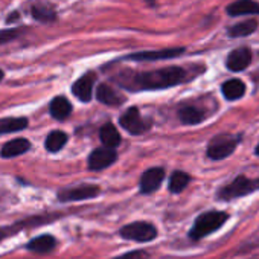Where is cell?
<instances>
[{
  "mask_svg": "<svg viewBox=\"0 0 259 259\" xmlns=\"http://www.w3.org/2000/svg\"><path fill=\"white\" fill-rule=\"evenodd\" d=\"M49 110H51V114L55 119L63 120V119H66V117L70 116V113H72V104L64 96H57L55 99H52V102L49 105Z\"/></svg>",
  "mask_w": 259,
  "mask_h": 259,
  "instance_id": "obj_16",
  "label": "cell"
},
{
  "mask_svg": "<svg viewBox=\"0 0 259 259\" xmlns=\"http://www.w3.org/2000/svg\"><path fill=\"white\" fill-rule=\"evenodd\" d=\"M32 16L40 20V22H45V23H49V22H54L57 19V14L54 11L52 7L46 5V4H35L32 7Z\"/></svg>",
  "mask_w": 259,
  "mask_h": 259,
  "instance_id": "obj_22",
  "label": "cell"
},
{
  "mask_svg": "<svg viewBox=\"0 0 259 259\" xmlns=\"http://www.w3.org/2000/svg\"><path fill=\"white\" fill-rule=\"evenodd\" d=\"M227 14L232 17L238 16H248V14H259V4L254 0H236L227 7Z\"/></svg>",
  "mask_w": 259,
  "mask_h": 259,
  "instance_id": "obj_13",
  "label": "cell"
},
{
  "mask_svg": "<svg viewBox=\"0 0 259 259\" xmlns=\"http://www.w3.org/2000/svg\"><path fill=\"white\" fill-rule=\"evenodd\" d=\"M185 52V48H174V49H163V51H150V52H141L130 55L128 60L135 61H156V60H168L179 57Z\"/></svg>",
  "mask_w": 259,
  "mask_h": 259,
  "instance_id": "obj_10",
  "label": "cell"
},
{
  "mask_svg": "<svg viewBox=\"0 0 259 259\" xmlns=\"http://www.w3.org/2000/svg\"><path fill=\"white\" fill-rule=\"evenodd\" d=\"M259 189V179H247L244 176L236 177L232 183L221 188L218 192V198L221 200H233L244 195H248Z\"/></svg>",
  "mask_w": 259,
  "mask_h": 259,
  "instance_id": "obj_3",
  "label": "cell"
},
{
  "mask_svg": "<svg viewBox=\"0 0 259 259\" xmlns=\"http://www.w3.org/2000/svg\"><path fill=\"white\" fill-rule=\"evenodd\" d=\"M67 142V135L63 133V132H52L48 138H46V150L51 151V153H57L60 151Z\"/></svg>",
  "mask_w": 259,
  "mask_h": 259,
  "instance_id": "obj_23",
  "label": "cell"
},
{
  "mask_svg": "<svg viewBox=\"0 0 259 259\" xmlns=\"http://www.w3.org/2000/svg\"><path fill=\"white\" fill-rule=\"evenodd\" d=\"M116 159H117V156H116L114 148H108V147L96 148L89 157V168L93 171L105 169L107 166L114 163Z\"/></svg>",
  "mask_w": 259,
  "mask_h": 259,
  "instance_id": "obj_7",
  "label": "cell"
},
{
  "mask_svg": "<svg viewBox=\"0 0 259 259\" xmlns=\"http://www.w3.org/2000/svg\"><path fill=\"white\" fill-rule=\"evenodd\" d=\"M54 247H55V238L51 236V235L37 236V238H34V239L28 244V248L32 250V251H37V253H48V251H51Z\"/></svg>",
  "mask_w": 259,
  "mask_h": 259,
  "instance_id": "obj_21",
  "label": "cell"
},
{
  "mask_svg": "<svg viewBox=\"0 0 259 259\" xmlns=\"http://www.w3.org/2000/svg\"><path fill=\"white\" fill-rule=\"evenodd\" d=\"M147 257H148V256H147L145 251L138 250V251H133V253H128V254H125V256H120V257H117V259H147Z\"/></svg>",
  "mask_w": 259,
  "mask_h": 259,
  "instance_id": "obj_27",
  "label": "cell"
},
{
  "mask_svg": "<svg viewBox=\"0 0 259 259\" xmlns=\"http://www.w3.org/2000/svg\"><path fill=\"white\" fill-rule=\"evenodd\" d=\"M31 148L29 141L26 139H14L8 144L4 145L2 151H0V156L5 157V159H11V157H17L23 153H26Z\"/></svg>",
  "mask_w": 259,
  "mask_h": 259,
  "instance_id": "obj_14",
  "label": "cell"
},
{
  "mask_svg": "<svg viewBox=\"0 0 259 259\" xmlns=\"http://www.w3.org/2000/svg\"><path fill=\"white\" fill-rule=\"evenodd\" d=\"M186 78V72L182 67H163L145 73H138L135 76V84L138 89L156 90V89H168L183 82Z\"/></svg>",
  "mask_w": 259,
  "mask_h": 259,
  "instance_id": "obj_1",
  "label": "cell"
},
{
  "mask_svg": "<svg viewBox=\"0 0 259 259\" xmlns=\"http://www.w3.org/2000/svg\"><path fill=\"white\" fill-rule=\"evenodd\" d=\"M227 220H229V215L226 212L212 210V212L201 213L195 220V223L189 232V238L191 239H201V238L213 233L215 230H218Z\"/></svg>",
  "mask_w": 259,
  "mask_h": 259,
  "instance_id": "obj_2",
  "label": "cell"
},
{
  "mask_svg": "<svg viewBox=\"0 0 259 259\" xmlns=\"http://www.w3.org/2000/svg\"><path fill=\"white\" fill-rule=\"evenodd\" d=\"M0 239H2V233H0Z\"/></svg>",
  "mask_w": 259,
  "mask_h": 259,
  "instance_id": "obj_30",
  "label": "cell"
},
{
  "mask_svg": "<svg viewBox=\"0 0 259 259\" xmlns=\"http://www.w3.org/2000/svg\"><path fill=\"white\" fill-rule=\"evenodd\" d=\"M189 180H191V177H189L186 172L176 171V172L171 176V180H169V191L174 192V194L182 192V191L188 186Z\"/></svg>",
  "mask_w": 259,
  "mask_h": 259,
  "instance_id": "obj_25",
  "label": "cell"
},
{
  "mask_svg": "<svg viewBox=\"0 0 259 259\" xmlns=\"http://www.w3.org/2000/svg\"><path fill=\"white\" fill-rule=\"evenodd\" d=\"M98 101L105 104V105H113V107H117L123 102V98L113 89L110 87L108 84H101L98 87Z\"/></svg>",
  "mask_w": 259,
  "mask_h": 259,
  "instance_id": "obj_15",
  "label": "cell"
},
{
  "mask_svg": "<svg viewBox=\"0 0 259 259\" xmlns=\"http://www.w3.org/2000/svg\"><path fill=\"white\" fill-rule=\"evenodd\" d=\"M26 126H28V119L26 117H5V119H0V135L22 132V130H25Z\"/></svg>",
  "mask_w": 259,
  "mask_h": 259,
  "instance_id": "obj_19",
  "label": "cell"
},
{
  "mask_svg": "<svg viewBox=\"0 0 259 259\" xmlns=\"http://www.w3.org/2000/svg\"><path fill=\"white\" fill-rule=\"evenodd\" d=\"M101 192V189L95 185H82L70 189H64L58 194V198L61 201H78V200H87L93 198Z\"/></svg>",
  "mask_w": 259,
  "mask_h": 259,
  "instance_id": "obj_8",
  "label": "cell"
},
{
  "mask_svg": "<svg viewBox=\"0 0 259 259\" xmlns=\"http://www.w3.org/2000/svg\"><path fill=\"white\" fill-rule=\"evenodd\" d=\"M17 35H19L17 31H2V32H0V43L11 41V40H14Z\"/></svg>",
  "mask_w": 259,
  "mask_h": 259,
  "instance_id": "obj_26",
  "label": "cell"
},
{
  "mask_svg": "<svg viewBox=\"0 0 259 259\" xmlns=\"http://www.w3.org/2000/svg\"><path fill=\"white\" fill-rule=\"evenodd\" d=\"M179 119L186 125H195L204 119V113L195 105H185L179 110Z\"/></svg>",
  "mask_w": 259,
  "mask_h": 259,
  "instance_id": "obj_17",
  "label": "cell"
},
{
  "mask_svg": "<svg viewBox=\"0 0 259 259\" xmlns=\"http://www.w3.org/2000/svg\"><path fill=\"white\" fill-rule=\"evenodd\" d=\"M99 136H101V142L104 144V147L116 148V147L120 144V136H119V133H117L116 126L111 125V123H105V125L101 128Z\"/></svg>",
  "mask_w": 259,
  "mask_h": 259,
  "instance_id": "obj_20",
  "label": "cell"
},
{
  "mask_svg": "<svg viewBox=\"0 0 259 259\" xmlns=\"http://www.w3.org/2000/svg\"><path fill=\"white\" fill-rule=\"evenodd\" d=\"M256 28H257V22L256 20H245V22L233 25L229 29V35L230 37H245V35L254 32Z\"/></svg>",
  "mask_w": 259,
  "mask_h": 259,
  "instance_id": "obj_24",
  "label": "cell"
},
{
  "mask_svg": "<svg viewBox=\"0 0 259 259\" xmlns=\"http://www.w3.org/2000/svg\"><path fill=\"white\" fill-rule=\"evenodd\" d=\"M165 179V171L162 168H151L144 172L141 179V191L144 194H151L157 191Z\"/></svg>",
  "mask_w": 259,
  "mask_h": 259,
  "instance_id": "obj_9",
  "label": "cell"
},
{
  "mask_svg": "<svg viewBox=\"0 0 259 259\" xmlns=\"http://www.w3.org/2000/svg\"><path fill=\"white\" fill-rule=\"evenodd\" d=\"M120 236L130 241H138V242H148L157 236V230L153 224L145 221H138L126 224L120 230Z\"/></svg>",
  "mask_w": 259,
  "mask_h": 259,
  "instance_id": "obj_4",
  "label": "cell"
},
{
  "mask_svg": "<svg viewBox=\"0 0 259 259\" xmlns=\"http://www.w3.org/2000/svg\"><path fill=\"white\" fill-rule=\"evenodd\" d=\"M119 122H120V126H122L123 130H126L128 133H132V135H135V136L145 133L147 130L150 128V123L142 117L141 111H139L136 107L128 108V110L120 116V120H119Z\"/></svg>",
  "mask_w": 259,
  "mask_h": 259,
  "instance_id": "obj_6",
  "label": "cell"
},
{
  "mask_svg": "<svg viewBox=\"0 0 259 259\" xmlns=\"http://www.w3.org/2000/svg\"><path fill=\"white\" fill-rule=\"evenodd\" d=\"M250 63H251V52L247 48H239L232 51L226 60V66L233 72L244 70Z\"/></svg>",
  "mask_w": 259,
  "mask_h": 259,
  "instance_id": "obj_12",
  "label": "cell"
},
{
  "mask_svg": "<svg viewBox=\"0 0 259 259\" xmlns=\"http://www.w3.org/2000/svg\"><path fill=\"white\" fill-rule=\"evenodd\" d=\"M221 92L224 95L226 99L229 101H235V99H239L244 96L245 93V84L239 79H230V81H226L221 87Z\"/></svg>",
  "mask_w": 259,
  "mask_h": 259,
  "instance_id": "obj_18",
  "label": "cell"
},
{
  "mask_svg": "<svg viewBox=\"0 0 259 259\" xmlns=\"http://www.w3.org/2000/svg\"><path fill=\"white\" fill-rule=\"evenodd\" d=\"M96 76L93 73H85L82 75L72 87L73 95L82 101V102H89L92 99V93H93V85H95Z\"/></svg>",
  "mask_w": 259,
  "mask_h": 259,
  "instance_id": "obj_11",
  "label": "cell"
},
{
  "mask_svg": "<svg viewBox=\"0 0 259 259\" xmlns=\"http://www.w3.org/2000/svg\"><path fill=\"white\" fill-rule=\"evenodd\" d=\"M238 145V139L230 135H220L213 138L207 147V157L212 160H221L230 156Z\"/></svg>",
  "mask_w": 259,
  "mask_h": 259,
  "instance_id": "obj_5",
  "label": "cell"
},
{
  "mask_svg": "<svg viewBox=\"0 0 259 259\" xmlns=\"http://www.w3.org/2000/svg\"><path fill=\"white\" fill-rule=\"evenodd\" d=\"M256 154H257V156H259V145H257V147H256Z\"/></svg>",
  "mask_w": 259,
  "mask_h": 259,
  "instance_id": "obj_29",
  "label": "cell"
},
{
  "mask_svg": "<svg viewBox=\"0 0 259 259\" xmlns=\"http://www.w3.org/2000/svg\"><path fill=\"white\" fill-rule=\"evenodd\" d=\"M2 79H4V70L0 69V81H2Z\"/></svg>",
  "mask_w": 259,
  "mask_h": 259,
  "instance_id": "obj_28",
  "label": "cell"
}]
</instances>
